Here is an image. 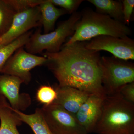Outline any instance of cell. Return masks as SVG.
Masks as SVG:
<instances>
[{
    "mask_svg": "<svg viewBox=\"0 0 134 134\" xmlns=\"http://www.w3.org/2000/svg\"><path fill=\"white\" fill-rule=\"evenodd\" d=\"M88 1L96 7V12L107 15L114 20L124 23L121 1L88 0Z\"/></svg>",
    "mask_w": 134,
    "mask_h": 134,
    "instance_id": "16",
    "label": "cell"
},
{
    "mask_svg": "<svg viewBox=\"0 0 134 134\" xmlns=\"http://www.w3.org/2000/svg\"><path fill=\"white\" fill-rule=\"evenodd\" d=\"M55 89L57 97L54 103L75 115L81 106L91 95L68 86L61 87L58 85Z\"/></svg>",
    "mask_w": 134,
    "mask_h": 134,
    "instance_id": "12",
    "label": "cell"
},
{
    "mask_svg": "<svg viewBox=\"0 0 134 134\" xmlns=\"http://www.w3.org/2000/svg\"><path fill=\"white\" fill-rule=\"evenodd\" d=\"M85 47L89 50L97 52L107 51L114 57L123 60L134 59V41L129 37L99 36L86 42Z\"/></svg>",
    "mask_w": 134,
    "mask_h": 134,
    "instance_id": "8",
    "label": "cell"
},
{
    "mask_svg": "<svg viewBox=\"0 0 134 134\" xmlns=\"http://www.w3.org/2000/svg\"><path fill=\"white\" fill-rule=\"evenodd\" d=\"M21 79L12 76L0 75V93L9 102L14 110L23 111L26 110L31 104V98L28 93H20Z\"/></svg>",
    "mask_w": 134,
    "mask_h": 134,
    "instance_id": "10",
    "label": "cell"
},
{
    "mask_svg": "<svg viewBox=\"0 0 134 134\" xmlns=\"http://www.w3.org/2000/svg\"><path fill=\"white\" fill-rule=\"evenodd\" d=\"M32 33V31H30L10 44L0 46V75L3 68L10 57L18 48L26 44Z\"/></svg>",
    "mask_w": 134,
    "mask_h": 134,
    "instance_id": "17",
    "label": "cell"
},
{
    "mask_svg": "<svg viewBox=\"0 0 134 134\" xmlns=\"http://www.w3.org/2000/svg\"><path fill=\"white\" fill-rule=\"evenodd\" d=\"M102 83L107 95L119 93L127 84L134 82V64L113 57L101 58Z\"/></svg>",
    "mask_w": 134,
    "mask_h": 134,
    "instance_id": "5",
    "label": "cell"
},
{
    "mask_svg": "<svg viewBox=\"0 0 134 134\" xmlns=\"http://www.w3.org/2000/svg\"><path fill=\"white\" fill-rule=\"evenodd\" d=\"M81 17V12H74L68 19L60 23L53 31L48 33L41 34V28L39 27L32 33L24 46L25 50L35 55L44 50L51 53L59 52L67 37L72 36L74 33L76 26Z\"/></svg>",
    "mask_w": 134,
    "mask_h": 134,
    "instance_id": "4",
    "label": "cell"
},
{
    "mask_svg": "<svg viewBox=\"0 0 134 134\" xmlns=\"http://www.w3.org/2000/svg\"><path fill=\"white\" fill-rule=\"evenodd\" d=\"M122 5V13L124 18V24L128 26L134 7V0H123L121 1Z\"/></svg>",
    "mask_w": 134,
    "mask_h": 134,
    "instance_id": "22",
    "label": "cell"
},
{
    "mask_svg": "<svg viewBox=\"0 0 134 134\" xmlns=\"http://www.w3.org/2000/svg\"><path fill=\"white\" fill-rule=\"evenodd\" d=\"M105 97L91 94L75 115L77 122L88 134L93 133L101 115L103 101Z\"/></svg>",
    "mask_w": 134,
    "mask_h": 134,
    "instance_id": "11",
    "label": "cell"
},
{
    "mask_svg": "<svg viewBox=\"0 0 134 134\" xmlns=\"http://www.w3.org/2000/svg\"><path fill=\"white\" fill-rule=\"evenodd\" d=\"M46 58L30 53L24 47L18 48L6 63L1 74L18 77L23 83L29 84L31 80V70L45 65Z\"/></svg>",
    "mask_w": 134,
    "mask_h": 134,
    "instance_id": "7",
    "label": "cell"
},
{
    "mask_svg": "<svg viewBox=\"0 0 134 134\" xmlns=\"http://www.w3.org/2000/svg\"><path fill=\"white\" fill-rule=\"evenodd\" d=\"M41 26L39 6L18 13L9 29L0 36V46L10 44L32 29Z\"/></svg>",
    "mask_w": 134,
    "mask_h": 134,
    "instance_id": "9",
    "label": "cell"
},
{
    "mask_svg": "<svg viewBox=\"0 0 134 134\" xmlns=\"http://www.w3.org/2000/svg\"><path fill=\"white\" fill-rule=\"evenodd\" d=\"M47 125L53 134H88L75 116L53 103L40 108Z\"/></svg>",
    "mask_w": 134,
    "mask_h": 134,
    "instance_id": "6",
    "label": "cell"
},
{
    "mask_svg": "<svg viewBox=\"0 0 134 134\" xmlns=\"http://www.w3.org/2000/svg\"><path fill=\"white\" fill-rule=\"evenodd\" d=\"M55 5L65 10L69 14H72L76 10L83 1L82 0H50Z\"/></svg>",
    "mask_w": 134,
    "mask_h": 134,
    "instance_id": "21",
    "label": "cell"
},
{
    "mask_svg": "<svg viewBox=\"0 0 134 134\" xmlns=\"http://www.w3.org/2000/svg\"><path fill=\"white\" fill-rule=\"evenodd\" d=\"M39 7L44 34L53 31L55 23L58 18L63 15L68 14L63 9L56 7L50 0H44V1L39 5Z\"/></svg>",
    "mask_w": 134,
    "mask_h": 134,
    "instance_id": "13",
    "label": "cell"
},
{
    "mask_svg": "<svg viewBox=\"0 0 134 134\" xmlns=\"http://www.w3.org/2000/svg\"><path fill=\"white\" fill-rule=\"evenodd\" d=\"M119 93L125 100L134 104V82L122 86L120 89Z\"/></svg>",
    "mask_w": 134,
    "mask_h": 134,
    "instance_id": "23",
    "label": "cell"
},
{
    "mask_svg": "<svg viewBox=\"0 0 134 134\" xmlns=\"http://www.w3.org/2000/svg\"><path fill=\"white\" fill-rule=\"evenodd\" d=\"M93 133L134 134V104L125 100L119 93L107 95Z\"/></svg>",
    "mask_w": 134,
    "mask_h": 134,
    "instance_id": "2",
    "label": "cell"
},
{
    "mask_svg": "<svg viewBox=\"0 0 134 134\" xmlns=\"http://www.w3.org/2000/svg\"><path fill=\"white\" fill-rule=\"evenodd\" d=\"M16 14L8 0H0V36L9 29Z\"/></svg>",
    "mask_w": 134,
    "mask_h": 134,
    "instance_id": "18",
    "label": "cell"
},
{
    "mask_svg": "<svg viewBox=\"0 0 134 134\" xmlns=\"http://www.w3.org/2000/svg\"><path fill=\"white\" fill-rule=\"evenodd\" d=\"M12 109L22 122L29 125L34 134H53L43 118L40 108H36L35 112L31 114Z\"/></svg>",
    "mask_w": 134,
    "mask_h": 134,
    "instance_id": "15",
    "label": "cell"
},
{
    "mask_svg": "<svg viewBox=\"0 0 134 134\" xmlns=\"http://www.w3.org/2000/svg\"><path fill=\"white\" fill-rule=\"evenodd\" d=\"M7 102V99L5 97L0 93V107L5 104Z\"/></svg>",
    "mask_w": 134,
    "mask_h": 134,
    "instance_id": "24",
    "label": "cell"
},
{
    "mask_svg": "<svg viewBox=\"0 0 134 134\" xmlns=\"http://www.w3.org/2000/svg\"><path fill=\"white\" fill-rule=\"evenodd\" d=\"M81 15L74 33L64 46L91 40L100 36L123 38L129 37L132 33L130 28L123 23L91 9H85L81 12Z\"/></svg>",
    "mask_w": 134,
    "mask_h": 134,
    "instance_id": "3",
    "label": "cell"
},
{
    "mask_svg": "<svg viewBox=\"0 0 134 134\" xmlns=\"http://www.w3.org/2000/svg\"><path fill=\"white\" fill-rule=\"evenodd\" d=\"M85 41L63 45L56 53L42 54L45 65L58 80V86L72 87L105 97L102 83L103 70L98 52L89 50Z\"/></svg>",
    "mask_w": 134,
    "mask_h": 134,
    "instance_id": "1",
    "label": "cell"
},
{
    "mask_svg": "<svg viewBox=\"0 0 134 134\" xmlns=\"http://www.w3.org/2000/svg\"><path fill=\"white\" fill-rule=\"evenodd\" d=\"M17 14L40 5L44 0H8Z\"/></svg>",
    "mask_w": 134,
    "mask_h": 134,
    "instance_id": "20",
    "label": "cell"
},
{
    "mask_svg": "<svg viewBox=\"0 0 134 134\" xmlns=\"http://www.w3.org/2000/svg\"><path fill=\"white\" fill-rule=\"evenodd\" d=\"M0 134H20L17 127L23 122L7 103L0 107Z\"/></svg>",
    "mask_w": 134,
    "mask_h": 134,
    "instance_id": "14",
    "label": "cell"
},
{
    "mask_svg": "<svg viewBox=\"0 0 134 134\" xmlns=\"http://www.w3.org/2000/svg\"><path fill=\"white\" fill-rule=\"evenodd\" d=\"M57 93L54 88L50 85H42L37 90V100L43 104L48 105L54 103L56 99Z\"/></svg>",
    "mask_w": 134,
    "mask_h": 134,
    "instance_id": "19",
    "label": "cell"
}]
</instances>
